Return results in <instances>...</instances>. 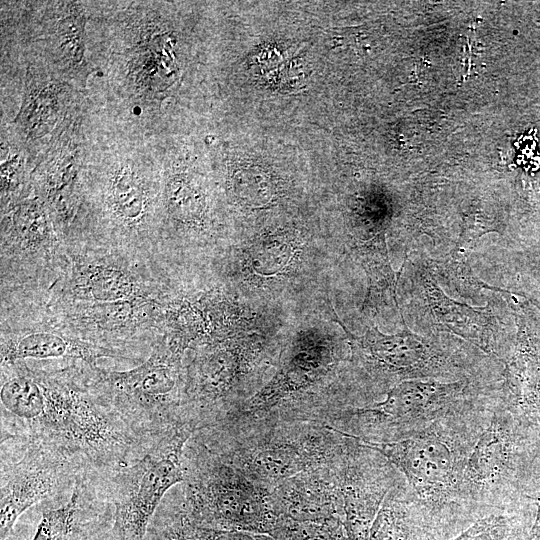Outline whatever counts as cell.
Here are the masks:
<instances>
[{"label":"cell","mask_w":540,"mask_h":540,"mask_svg":"<svg viewBox=\"0 0 540 540\" xmlns=\"http://www.w3.org/2000/svg\"><path fill=\"white\" fill-rule=\"evenodd\" d=\"M0 406L2 438L40 444L72 464H120L135 445L132 426L97 387L88 365H1Z\"/></svg>","instance_id":"cell-1"},{"label":"cell","mask_w":540,"mask_h":540,"mask_svg":"<svg viewBox=\"0 0 540 540\" xmlns=\"http://www.w3.org/2000/svg\"><path fill=\"white\" fill-rule=\"evenodd\" d=\"M163 177L140 157L84 170L82 202L67 243L121 254L169 275L163 252Z\"/></svg>","instance_id":"cell-2"},{"label":"cell","mask_w":540,"mask_h":540,"mask_svg":"<svg viewBox=\"0 0 540 540\" xmlns=\"http://www.w3.org/2000/svg\"><path fill=\"white\" fill-rule=\"evenodd\" d=\"M499 400L445 416L399 441L363 443L404 476L435 534L472 520L460 495L463 471Z\"/></svg>","instance_id":"cell-3"},{"label":"cell","mask_w":540,"mask_h":540,"mask_svg":"<svg viewBox=\"0 0 540 540\" xmlns=\"http://www.w3.org/2000/svg\"><path fill=\"white\" fill-rule=\"evenodd\" d=\"M499 393L497 382L481 379L405 380L390 387L383 400L322 406L301 420L362 443H389L407 438L445 416L490 402Z\"/></svg>","instance_id":"cell-4"},{"label":"cell","mask_w":540,"mask_h":540,"mask_svg":"<svg viewBox=\"0 0 540 540\" xmlns=\"http://www.w3.org/2000/svg\"><path fill=\"white\" fill-rule=\"evenodd\" d=\"M206 429L214 431L210 444L250 479L271 489L300 473L338 462L350 441L320 424L270 416Z\"/></svg>","instance_id":"cell-5"},{"label":"cell","mask_w":540,"mask_h":540,"mask_svg":"<svg viewBox=\"0 0 540 540\" xmlns=\"http://www.w3.org/2000/svg\"><path fill=\"white\" fill-rule=\"evenodd\" d=\"M540 428L516 418L502 397L465 465L460 495L471 519L518 510L537 477Z\"/></svg>","instance_id":"cell-6"},{"label":"cell","mask_w":540,"mask_h":540,"mask_svg":"<svg viewBox=\"0 0 540 540\" xmlns=\"http://www.w3.org/2000/svg\"><path fill=\"white\" fill-rule=\"evenodd\" d=\"M186 503L199 527L276 536L286 519L272 489L245 475L209 442L184 453Z\"/></svg>","instance_id":"cell-7"},{"label":"cell","mask_w":540,"mask_h":540,"mask_svg":"<svg viewBox=\"0 0 540 540\" xmlns=\"http://www.w3.org/2000/svg\"><path fill=\"white\" fill-rule=\"evenodd\" d=\"M66 244L44 203L33 193L1 213V305L40 299L66 263Z\"/></svg>","instance_id":"cell-8"},{"label":"cell","mask_w":540,"mask_h":540,"mask_svg":"<svg viewBox=\"0 0 540 540\" xmlns=\"http://www.w3.org/2000/svg\"><path fill=\"white\" fill-rule=\"evenodd\" d=\"M183 356L162 335L138 366L123 371L95 366L91 371L97 387L128 423L164 434L190 423L184 409Z\"/></svg>","instance_id":"cell-9"},{"label":"cell","mask_w":540,"mask_h":540,"mask_svg":"<svg viewBox=\"0 0 540 540\" xmlns=\"http://www.w3.org/2000/svg\"><path fill=\"white\" fill-rule=\"evenodd\" d=\"M65 244L67 259L58 279L26 306L138 299L162 302L173 291L171 279L151 266L112 251Z\"/></svg>","instance_id":"cell-10"},{"label":"cell","mask_w":540,"mask_h":540,"mask_svg":"<svg viewBox=\"0 0 540 540\" xmlns=\"http://www.w3.org/2000/svg\"><path fill=\"white\" fill-rule=\"evenodd\" d=\"M25 315L102 346L152 349L163 335V301L55 302L1 310Z\"/></svg>","instance_id":"cell-11"},{"label":"cell","mask_w":540,"mask_h":540,"mask_svg":"<svg viewBox=\"0 0 540 540\" xmlns=\"http://www.w3.org/2000/svg\"><path fill=\"white\" fill-rule=\"evenodd\" d=\"M196 429L178 425L143 457L125 465L116 481L113 531L116 540H144L162 499L185 481L184 451Z\"/></svg>","instance_id":"cell-12"},{"label":"cell","mask_w":540,"mask_h":540,"mask_svg":"<svg viewBox=\"0 0 540 540\" xmlns=\"http://www.w3.org/2000/svg\"><path fill=\"white\" fill-rule=\"evenodd\" d=\"M346 330V328L344 327ZM356 362L381 385L405 380H461L478 378V362L460 348L419 336L406 326L395 335L371 327L357 337L346 330Z\"/></svg>","instance_id":"cell-13"},{"label":"cell","mask_w":540,"mask_h":540,"mask_svg":"<svg viewBox=\"0 0 540 540\" xmlns=\"http://www.w3.org/2000/svg\"><path fill=\"white\" fill-rule=\"evenodd\" d=\"M76 132L77 122L68 123L66 119L31 173L32 192L46 206L64 242L73 230L82 202L85 168Z\"/></svg>","instance_id":"cell-14"},{"label":"cell","mask_w":540,"mask_h":540,"mask_svg":"<svg viewBox=\"0 0 540 540\" xmlns=\"http://www.w3.org/2000/svg\"><path fill=\"white\" fill-rule=\"evenodd\" d=\"M1 365L30 359H66L90 367L101 358L141 363L130 350L102 346L25 315L0 314Z\"/></svg>","instance_id":"cell-15"},{"label":"cell","mask_w":540,"mask_h":540,"mask_svg":"<svg viewBox=\"0 0 540 540\" xmlns=\"http://www.w3.org/2000/svg\"><path fill=\"white\" fill-rule=\"evenodd\" d=\"M401 477L386 457L350 438L341 481L343 523L349 540H369L385 496Z\"/></svg>","instance_id":"cell-16"},{"label":"cell","mask_w":540,"mask_h":540,"mask_svg":"<svg viewBox=\"0 0 540 540\" xmlns=\"http://www.w3.org/2000/svg\"><path fill=\"white\" fill-rule=\"evenodd\" d=\"M21 459L2 463L0 538L5 540L27 509L55 493L65 483L72 463L52 450L26 442Z\"/></svg>","instance_id":"cell-17"},{"label":"cell","mask_w":540,"mask_h":540,"mask_svg":"<svg viewBox=\"0 0 540 540\" xmlns=\"http://www.w3.org/2000/svg\"><path fill=\"white\" fill-rule=\"evenodd\" d=\"M345 455L336 463L300 473L273 487L280 513L294 521L344 520L341 481Z\"/></svg>","instance_id":"cell-18"},{"label":"cell","mask_w":540,"mask_h":540,"mask_svg":"<svg viewBox=\"0 0 540 540\" xmlns=\"http://www.w3.org/2000/svg\"><path fill=\"white\" fill-rule=\"evenodd\" d=\"M424 299L430 321L439 331H447L465 339L486 355L500 357L496 343V322L485 311L475 310L444 294L431 278H424Z\"/></svg>","instance_id":"cell-19"},{"label":"cell","mask_w":540,"mask_h":540,"mask_svg":"<svg viewBox=\"0 0 540 540\" xmlns=\"http://www.w3.org/2000/svg\"><path fill=\"white\" fill-rule=\"evenodd\" d=\"M369 540H439L403 475L385 496Z\"/></svg>","instance_id":"cell-20"},{"label":"cell","mask_w":540,"mask_h":540,"mask_svg":"<svg viewBox=\"0 0 540 540\" xmlns=\"http://www.w3.org/2000/svg\"><path fill=\"white\" fill-rule=\"evenodd\" d=\"M69 87L48 77L36 76L27 81L25 96L16 123L26 139L41 138L57 131L65 122Z\"/></svg>","instance_id":"cell-21"},{"label":"cell","mask_w":540,"mask_h":540,"mask_svg":"<svg viewBox=\"0 0 540 540\" xmlns=\"http://www.w3.org/2000/svg\"><path fill=\"white\" fill-rule=\"evenodd\" d=\"M32 192L31 172L20 148L6 141L1 149V213H4Z\"/></svg>","instance_id":"cell-22"},{"label":"cell","mask_w":540,"mask_h":540,"mask_svg":"<svg viewBox=\"0 0 540 540\" xmlns=\"http://www.w3.org/2000/svg\"><path fill=\"white\" fill-rule=\"evenodd\" d=\"M516 510L497 511L475 520L468 528L445 540H530Z\"/></svg>","instance_id":"cell-23"},{"label":"cell","mask_w":540,"mask_h":540,"mask_svg":"<svg viewBox=\"0 0 540 540\" xmlns=\"http://www.w3.org/2000/svg\"><path fill=\"white\" fill-rule=\"evenodd\" d=\"M83 22L82 12L73 3L69 14L62 16L53 32L55 55L66 70L81 69L84 54Z\"/></svg>","instance_id":"cell-24"},{"label":"cell","mask_w":540,"mask_h":540,"mask_svg":"<svg viewBox=\"0 0 540 540\" xmlns=\"http://www.w3.org/2000/svg\"><path fill=\"white\" fill-rule=\"evenodd\" d=\"M198 527L183 495L177 505L152 520L144 540H196Z\"/></svg>","instance_id":"cell-25"},{"label":"cell","mask_w":540,"mask_h":540,"mask_svg":"<svg viewBox=\"0 0 540 540\" xmlns=\"http://www.w3.org/2000/svg\"><path fill=\"white\" fill-rule=\"evenodd\" d=\"M283 540H349L343 520L294 521L286 519L275 536Z\"/></svg>","instance_id":"cell-26"},{"label":"cell","mask_w":540,"mask_h":540,"mask_svg":"<svg viewBox=\"0 0 540 540\" xmlns=\"http://www.w3.org/2000/svg\"><path fill=\"white\" fill-rule=\"evenodd\" d=\"M77 503L78 492L74 490L65 504L43 512L32 540H68L77 510Z\"/></svg>","instance_id":"cell-27"},{"label":"cell","mask_w":540,"mask_h":540,"mask_svg":"<svg viewBox=\"0 0 540 540\" xmlns=\"http://www.w3.org/2000/svg\"><path fill=\"white\" fill-rule=\"evenodd\" d=\"M252 253L254 268L260 274L271 275L279 273L288 265L292 248L286 242H267L258 244Z\"/></svg>","instance_id":"cell-28"},{"label":"cell","mask_w":540,"mask_h":540,"mask_svg":"<svg viewBox=\"0 0 540 540\" xmlns=\"http://www.w3.org/2000/svg\"><path fill=\"white\" fill-rule=\"evenodd\" d=\"M196 540H283L268 534L198 527Z\"/></svg>","instance_id":"cell-29"},{"label":"cell","mask_w":540,"mask_h":540,"mask_svg":"<svg viewBox=\"0 0 540 540\" xmlns=\"http://www.w3.org/2000/svg\"><path fill=\"white\" fill-rule=\"evenodd\" d=\"M530 540H540V497L536 498V513L529 532Z\"/></svg>","instance_id":"cell-30"},{"label":"cell","mask_w":540,"mask_h":540,"mask_svg":"<svg viewBox=\"0 0 540 540\" xmlns=\"http://www.w3.org/2000/svg\"><path fill=\"white\" fill-rule=\"evenodd\" d=\"M537 497H540V490H539V493H538V496Z\"/></svg>","instance_id":"cell-31"}]
</instances>
